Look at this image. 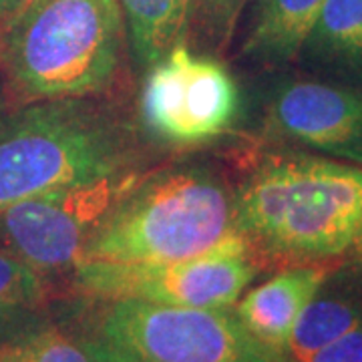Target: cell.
<instances>
[{"label":"cell","mask_w":362,"mask_h":362,"mask_svg":"<svg viewBox=\"0 0 362 362\" xmlns=\"http://www.w3.org/2000/svg\"><path fill=\"white\" fill-rule=\"evenodd\" d=\"M101 334L137 362H290L252 337L235 314L211 308L115 300Z\"/></svg>","instance_id":"obj_6"},{"label":"cell","mask_w":362,"mask_h":362,"mask_svg":"<svg viewBox=\"0 0 362 362\" xmlns=\"http://www.w3.org/2000/svg\"><path fill=\"white\" fill-rule=\"evenodd\" d=\"M123 37L119 0H26L2 26V61L28 99H83L115 83Z\"/></svg>","instance_id":"obj_2"},{"label":"cell","mask_w":362,"mask_h":362,"mask_svg":"<svg viewBox=\"0 0 362 362\" xmlns=\"http://www.w3.org/2000/svg\"><path fill=\"white\" fill-rule=\"evenodd\" d=\"M0 362H97L90 342H77L65 330L42 322L0 344Z\"/></svg>","instance_id":"obj_16"},{"label":"cell","mask_w":362,"mask_h":362,"mask_svg":"<svg viewBox=\"0 0 362 362\" xmlns=\"http://www.w3.org/2000/svg\"><path fill=\"white\" fill-rule=\"evenodd\" d=\"M322 6L324 0H259L242 47L244 57L264 66L296 61Z\"/></svg>","instance_id":"obj_13"},{"label":"cell","mask_w":362,"mask_h":362,"mask_svg":"<svg viewBox=\"0 0 362 362\" xmlns=\"http://www.w3.org/2000/svg\"><path fill=\"white\" fill-rule=\"evenodd\" d=\"M47 286L39 272L0 250V344L45 322Z\"/></svg>","instance_id":"obj_15"},{"label":"cell","mask_w":362,"mask_h":362,"mask_svg":"<svg viewBox=\"0 0 362 362\" xmlns=\"http://www.w3.org/2000/svg\"><path fill=\"white\" fill-rule=\"evenodd\" d=\"M123 135L77 99L28 107L0 123V209L123 169Z\"/></svg>","instance_id":"obj_4"},{"label":"cell","mask_w":362,"mask_h":362,"mask_svg":"<svg viewBox=\"0 0 362 362\" xmlns=\"http://www.w3.org/2000/svg\"><path fill=\"white\" fill-rule=\"evenodd\" d=\"M330 274L328 264L290 266L240 300L235 316L262 344L286 352L290 334L306 304Z\"/></svg>","instance_id":"obj_10"},{"label":"cell","mask_w":362,"mask_h":362,"mask_svg":"<svg viewBox=\"0 0 362 362\" xmlns=\"http://www.w3.org/2000/svg\"><path fill=\"white\" fill-rule=\"evenodd\" d=\"M308 362H362V322L318 350Z\"/></svg>","instance_id":"obj_18"},{"label":"cell","mask_w":362,"mask_h":362,"mask_svg":"<svg viewBox=\"0 0 362 362\" xmlns=\"http://www.w3.org/2000/svg\"><path fill=\"white\" fill-rule=\"evenodd\" d=\"M149 69L141 113L149 131L163 141L204 143L235 119L240 93L232 75L218 61L195 57L185 40Z\"/></svg>","instance_id":"obj_8"},{"label":"cell","mask_w":362,"mask_h":362,"mask_svg":"<svg viewBox=\"0 0 362 362\" xmlns=\"http://www.w3.org/2000/svg\"><path fill=\"white\" fill-rule=\"evenodd\" d=\"M235 230L233 197L204 169L143 180L97 230L83 262L168 264L223 246Z\"/></svg>","instance_id":"obj_3"},{"label":"cell","mask_w":362,"mask_h":362,"mask_svg":"<svg viewBox=\"0 0 362 362\" xmlns=\"http://www.w3.org/2000/svg\"><path fill=\"white\" fill-rule=\"evenodd\" d=\"M247 0H192V26L207 47L223 51L232 40Z\"/></svg>","instance_id":"obj_17"},{"label":"cell","mask_w":362,"mask_h":362,"mask_svg":"<svg viewBox=\"0 0 362 362\" xmlns=\"http://www.w3.org/2000/svg\"><path fill=\"white\" fill-rule=\"evenodd\" d=\"M266 115L278 137L362 165V87L290 78L274 89Z\"/></svg>","instance_id":"obj_9"},{"label":"cell","mask_w":362,"mask_h":362,"mask_svg":"<svg viewBox=\"0 0 362 362\" xmlns=\"http://www.w3.org/2000/svg\"><path fill=\"white\" fill-rule=\"evenodd\" d=\"M298 59L314 78L362 87V0H324Z\"/></svg>","instance_id":"obj_11"},{"label":"cell","mask_w":362,"mask_h":362,"mask_svg":"<svg viewBox=\"0 0 362 362\" xmlns=\"http://www.w3.org/2000/svg\"><path fill=\"white\" fill-rule=\"evenodd\" d=\"M143 180L121 169L11 204L0 209V250L40 276L77 268L93 235Z\"/></svg>","instance_id":"obj_5"},{"label":"cell","mask_w":362,"mask_h":362,"mask_svg":"<svg viewBox=\"0 0 362 362\" xmlns=\"http://www.w3.org/2000/svg\"><path fill=\"white\" fill-rule=\"evenodd\" d=\"M135 59L153 66L185 40L192 25V0H119Z\"/></svg>","instance_id":"obj_14"},{"label":"cell","mask_w":362,"mask_h":362,"mask_svg":"<svg viewBox=\"0 0 362 362\" xmlns=\"http://www.w3.org/2000/svg\"><path fill=\"white\" fill-rule=\"evenodd\" d=\"M352 250H354L356 258L362 259V220H361V226H358V232H356V238H354V244H352Z\"/></svg>","instance_id":"obj_21"},{"label":"cell","mask_w":362,"mask_h":362,"mask_svg":"<svg viewBox=\"0 0 362 362\" xmlns=\"http://www.w3.org/2000/svg\"><path fill=\"white\" fill-rule=\"evenodd\" d=\"M233 220L256 258L292 266L340 258L362 220V168L312 156L272 159L238 189Z\"/></svg>","instance_id":"obj_1"},{"label":"cell","mask_w":362,"mask_h":362,"mask_svg":"<svg viewBox=\"0 0 362 362\" xmlns=\"http://www.w3.org/2000/svg\"><path fill=\"white\" fill-rule=\"evenodd\" d=\"M26 4V0H0V26H4Z\"/></svg>","instance_id":"obj_20"},{"label":"cell","mask_w":362,"mask_h":362,"mask_svg":"<svg viewBox=\"0 0 362 362\" xmlns=\"http://www.w3.org/2000/svg\"><path fill=\"white\" fill-rule=\"evenodd\" d=\"M256 272V256L240 232L214 252L180 262H83L75 268L78 286L97 296L211 310L233 306Z\"/></svg>","instance_id":"obj_7"},{"label":"cell","mask_w":362,"mask_h":362,"mask_svg":"<svg viewBox=\"0 0 362 362\" xmlns=\"http://www.w3.org/2000/svg\"><path fill=\"white\" fill-rule=\"evenodd\" d=\"M90 349H93V354H95L97 362H137L133 361L131 356H127L125 352L113 349V346L107 344V342H101V344L90 342Z\"/></svg>","instance_id":"obj_19"},{"label":"cell","mask_w":362,"mask_h":362,"mask_svg":"<svg viewBox=\"0 0 362 362\" xmlns=\"http://www.w3.org/2000/svg\"><path fill=\"white\" fill-rule=\"evenodd\" d=\"M362 322V259L356 270L326 276L306 304L290 334L286 354L290 362H308L326 344Z\"/></svg>","instance_id":"obj_12"}]
</instances>
